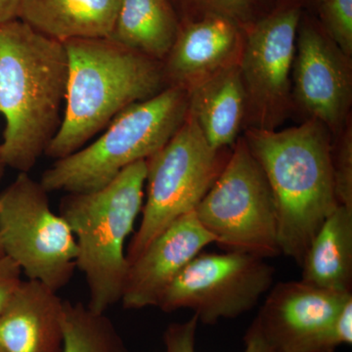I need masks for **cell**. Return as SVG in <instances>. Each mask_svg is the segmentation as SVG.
I'll return each mask as SVG.
<instances>
[{"label":"cell","instance_id":"1","mask_svg":"<svg viewBox=\"0 0 352 352\" xmlns=\"http://www.w3.org/2000/svg\"><path fill=\"white\" fill-rule=\"evenodd\" d=\"M68 80L64 43L20 20L0 28V153L6 168L30 173L61 124Z\"/></svg>","mask_w":352,"mask_h":352},{"label":"cell","instance_id":"2","mask_svg":"<svg viewBox=\"0 0 352 352\" xmlns=\"http://www.w3.org/2000/svg\"><path fill=\"white\" fill-rule=\"evenodd\" d=\"M327 127L309 119L295 127H250L245 140L263 168L276 208L281 254L302 263L318 229L339 206Z\"/></svg>","mask_w":352,"mask_h":352},{"label":"cell","instance_id":"3","mask_svg":"<svg viewBox=\"0 0 352 352\" xmlns=\"http://www.w3.org/2000/svg\"><path fill=\"white\" fill-rule=\"evenodd\" d=\"M68 80L64 117L46 156L59 160L85 147L120 113L166 88L162 62L109 38L64 43Z\"/></svg>","mask_w":352,"mask_h":352},{"label":"cell","instance_id":"4","mask_svg":"<svg viewBox=\"0 0 352 352\" xmlns=\"http://www.w3.org/2000/svg\"><path fill=\"white\" fill-rule=\"evenodd\" d=\"M147 163L124 168L105 186L67 193L59 214L76 238V268L87 281L88 307L105 314L122 300L129 270L126 243L142 212Z\"/></svg>","mask_w":352,"mask_h":352},{"label":"cell","instance_id":"5","mask_svg":"<svg viewBox=\"0 0 352 352\" xmlns=\"http://www.w3.org/2000/svg\"><path fill=\"white\" fill-rule=\"evenodd\" d=\"M188 110L186 89L164 88L120 113L89 145L55 160L39 182L50 193L102 188L127 166L146 161L163 148L184 124Z\"/></svg>","mask_w":352,"mask_h":352},{"label":"cell","instance_id":"6","mask_svg":"<svg viewBox=\"0 0 352 352\" xmlns=\"http://www.w3.org/2000/svg\"><path fill=\"white\" fill-rule=\"evenodd\" d=\"M195 214L214 244L227 251L264 259L281 254L272 192L245 138L236 142Z\"/></svg>","mask_w":352,"mask_h":352},{"label":"cell","instance_id":"7","mask_svg":"<svg viewBox=\"0 0 352 352\" xmlns=\"http://www.w3.org/2000/svg\"><path fill=\"white\" fill-rule=\"evenodd\" d=\"M146 163L147 193L140 226L127 247L129 263L173 221L196 210L226 164L189 113L170 140Z\"/></svg>","mask_w":352,"mask_h":352},{"label":"cell","instance_id":"8","mask_svg":"<svg viewBox=\"0 0 352 352\" xmlns=\"http://www.w3.org/2000/svg\"><path fill=\"white\" fill-rule=\"evenodd\" d=\"M50 192L19 173L0 193V244L28 280L59 291L76 268V242L69 224L51 208Z\"/></svg>","mask_w":352,"mask_h":352},{"label":"cell","instance_id":"9","mask_svg":"<svg viewBox=\"0 0 352 352\" xmlns=\"http://www.w3.org/2000/svg\"><path fill=\"white\" fill-rule=\"evenodd\" d=\"M274 270L265 259L229 252L196 256L173 280L157 307L166 314L190 309L212 325L250 311L270 291Z\"/></svg>","mask_w":352,"mask_h":352},{"label":"cell","instance_id":"10","mask_svg":"<svg viewBox=\"0 0 352 352\" xmlns=\"http://www.w3.org/2000/svg\"><path fill=\"white\" fill-rule=\"evenodd\" d=\"M254 321L274 352H335L352 344V294L282 282Z\"/></svg>","mask_w":352,"mask_h":352},{"label":"cell","instance_id":"11","mask_svg":"<svg viewBox=\"0 0 352 352\" xmlns=\"http://www.w3.org/2000/svg\"><path fill=\"white\" fill-rule=\"evenodd\" d=\"M300 13L288 9L258 23L243 44L239 66L251 126L276 129L288 113Z\"/></svg>","mask_w":352,"mask_h":352},{"label":"cell","instance_id":"12","mask_svg":"<svg viewBox=\"0 0 352 352\" xmlns=\"http://www.w3.org/2000/svg\"><path fill=\"white\" fill-rule=\"evenodd\" d=\"M349 58L314 27L298 34L292 73V90L303 112L329 131H342L351 102Z\"/></svg>","mask_w":352,"mask_h":352},{"label":"cell","instance_id":"13","mask_svg":"<svg viewBox=\"0 0 352 352\" xmlns=\"http://www.w3.org/2000/svg\"><path fill=\"white\" fill-rule=\"evenodd\" d=\"M214 243L195 210L176 219L129 263L120 300L124 307H157L178 274Z\"/></svg>","mask_w":352,"mask_h":352},{"label":"cell","instance_id":"14","mask_svg":"<svg viewBox=\"0 0 352 352\" xmlns=\"http://www.w3.org/2000/svg\"><path fill=\"white\" fill-rule=\"evenodd\" d=\"M243 45L234 21L208 15L178 32L164 58L166 87L189 90L229 65L239 63Z\"/></svg>","mask_w":352,"mask_h":352},{"label":"cell","instance_id":"15","mask_svg":"<svg viewBox=\"0 0 352 352\" xmlns=\"http://www.w3.org/2000/svg\"><path fill=\"white\" fill-rule=\"evenodd\" d=\"M58 292L23 280L0 315V349L3 352H61L65 300Z\"/></svg>","mask_w":352,"mask_h":352},{"label":"cell","instance_id":"16","mask_svg":"<svg viewBox=\"0 0 352 352\" xmlns=\"http://www.w3.org/2000/svg\"><path fill=\"white\" fill-rule=\"evenodd\" d=\"M187 91L189 115L195 119L208 145L217 151L233 145L247 109L239 63L220 69Z\"/></svg>","mask_w":352,"mask_h":352},{"label":"cell","instance_id":"17","mask_svg":"<svg viewBox=\"0 0 352 352\" xmlns=\"http://www.w3.org/2000/svg\"><path fill=\"white\" fill-rule=\"evenodd\" d=\"M120 0H22L18 20L64 43L110 38Z\"/></svg>","mask_w":352,"mask_h":352},{"label":"cell","instance_id":"18","mask_svg":"<svg viewBox=\"0 0 352 352\" xmlns=\"http://www.w3.org/2000/svg\"><path fill=\"white\" fill-rule=\"evenodd\" d=\"M305 283L336 293H351L352 208L338 206L308 245L302 263Z\"/></svg>","mask_w":352,"mask_h":352},{"label":"cell","instance_id":"19","mask_svg":"<svg viewBox=\"0 0 352 352\" xmlns=\"http://www.w3.org/2000/svg\"><path fill=\"white\" fill-rule=\"evenodd\" d=\"M178 32L177 21L168 0H120L109 38L163 62Z\"/></svg>","mask_w":352,"mask_h":352},{"label":"cell","instance_id":"20","mask_svg":"<svg viewBox=\"0 0 352 352\" xmlns=\"http://www.w3.org/2000/svg\"><path fill=\"white\" fill-rule=\"evenodd\" d=\"M61 352H129L105 314L82 302H65Z\"/></svg>","mask_w":352,"mask_h":352},{"label":"cell","instance_id":"21","mask_svg":"<svg viewBox=\"0 0 352 352\" xmlns=\"http://www.w3.org/2000/svg\"><path fill=\"white\" fill-rule=\"evenodd\" d=\"M198 325V318L193 315L189 320L168 326L164 333V352H196ZM244 342V352H274L254 321L245 332Z\"/></svg>","mask_w":352,"mask_h":352},{"label":"cell","instance_id":"22","mask_svg":"<svg viewBox=\"0 0 352 352\" xmlns=\"http://www.w3.org/2000/svg\"><path fill=\"white\" fill-rule=\"evenodd\" d=\"M337 148L333 151L332 166L336 198L340 206L352 208V131L346 126Z\"/></svg>","mask_w":352,"mask_h":352},{"label":"cell","instance_id":"23","mask_svg":"<svg viewBox=\"0 0 352 352\" xmlns=\"http://www.w3.org/2000/svg\"><path fill=\"white\" fill-rule=\"evenodd\" d=\"M329 36L349 58L352 55V0H322Z\"/></svg>","mask_w":352,"mask_h":352},{"label":"cell","instance_id":"24","mask_svg":"<svg viewBox=\"0 0 352 352\" xmlns=\"http://www.w3.org/2000/svg\"><path fill=\"white\" fill-rule=\"evenodd\" d=\"M22 270L9 256H0V315L8 307L22 284Z\"/></svg>","mask_w":352,"mask_h":352},{"label":"cell","instance_id":"25","mask_svg":"<svg viewBox=\"0 0 352 352\" xmlns=\"http://www.w3.org/2000/svg\"><path fill=\"white\" fill-rule=\"evenodd\" d=\"M208 15L222 16L236 21L243 19L251 9L254 0H195Z\"/></svg>","mask_w":352,"mask_h":352},{"label":"cell","instance_id":"26","mask_svg":"<svg viewBox=\"0 0 352 352\" xmlns=\"http://www.w3.org/2000/svg\"><path fill=\"white\" fill-rule=\"evenodd\" d=\"M22 0H0V28L18 19Z\"/></svg>","mask_w":352,"mask_h":352},{"label":"cell","instance_id":"27","mask_svg":"<svg viewBox=\"0 0 352 352\" xmlns=\"http://www.w3.org/2000/svg\"><path fill=\"white\" fill-rule=\"evenodd\" d=\"M6 164H4L3 160H2L1 153H0V180L3 177L4 173H6Z\"/></svg>","mask_w":352,"mask_h":352},{"label":"cell","instance_id":"28","mask_svg":"<svg viewBox=\"0 0 352 352\" xmlns=\"http://www.w3.org/2000/svg\"><path fill=\"white\" fill-rule=\"evenodd\" d=\"M4 256V252L2 251L1 244H0V256Z\"/></svg>","mask_w":352,"mask_h":352},{"label":"cell","instance_id":"29","mask_svg":"<svg viewBox=\"0 0 352 352\" xmlns=\"http://www.w3.org/2000/svg\"><path fill=\"white\" fill-rule=\"evenodd\" d=\"M0 352H3V351H2L1 349H0Z\"/></svg>","mask_w":352,"mask_h":352}]
</instances>
